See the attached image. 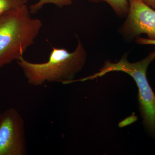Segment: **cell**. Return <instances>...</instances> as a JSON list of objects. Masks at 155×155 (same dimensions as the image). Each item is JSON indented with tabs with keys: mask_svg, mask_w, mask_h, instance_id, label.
Wrapping results in <instances>:
<instances>
[{
	"mask_svg": "<svg viewBox=\"0 0 155 155\" xmlns=\"http://www.w3.org/2000/svg\"><path fill=\"white\" fill-rule=\"evenodd\" d=\"M23 6L0 19V68L18 61L33 45L42 26Z\"/></svg>",
	"mask_w": 155,
	"mask_h": 155,
	"instance_id": "7a4b0ae2",
	"label": "cell"
},
{
	"mask_svg": "<svg viewBox=\"0 0 155 155\" xmlns=\"http://www.w3.org/2000/svg\"><path fill=\"white\" fill-rule=\"evenodd\" d=\"M129 8L127 19L121 28L123 35L132 38L146 34L155 40V10L143 0H128Z\"/></svg>",
	"mask_w": 155,
	"mask_h": 155,
	"instance_id": "5b68a950",
	"label": "cell"
},
{
	"mask_svg": "<svg viewBox=\"0 0 155 155\" xmlns=\"http://www.w3.org/2000/svg\"><path fill=\"white\" fill-rule=\"evenodd\" d=\"M52 48L48 60L45 63H32L23 57L17 61L30 85L41 86L46 82L68 84L83 68L87 54L79 39L77 48L72 52L64 48Z\"/></svg>",
	"mask_w": 155,
	"mask_h": 155,
	"instance_id": "6da1fadb",
	"label": "cell"
},
{
	"mask_svg": "<svg viewBox=\"0 0 155 155\" xmlns=\"http://www.w3.org/2000/svg\"><path fill=\"white\" fill-rule=\"evenodd\" d=\"M28 0H0V19L26 5Z\"/></svg>",
	"mask_w": 155,
	"mask_h": 155,
	"instance_id": "8992f818",
	"label": "cell"
},
{
	"mask_svg": "<svg viewBox=\"0 0 155 155\" xmlns=\"http://www.w3.org/2000/svg\"><path fill=\"white\" fill-rule=\"evenodd\" d=\"M27 153L25 122L16 109L0 113V155Z\"/></svg>",
	"mask_w": 155,
	"mask_h": 155,
	"instance_id": "277c9868",
	"label": "cell"
},
{
	"mask_svg": "<svg viewBox=\"0 0 155 155\" xmlns=\"http://www.w3.org/2000/svg\"><path fill=\"white\" fill-rule=\"evenodd\" d=\"M91 2L104 1L108 3L115 12L121 17H125L128 14L129 5L128 0H88Z\"/></svg>",
	"mask_w": 155,
	"mask_h": 155,
	"instance_id": "52a82bcc",
	"label": "cell"
},
{
	"mask_svg": "<svg viewBox=\"0 0 155 155\" xmlns=\"http://www.w3.org/2000/svg\"><path fill=\"white\" fill-rule=\"evenodd\" d=\"M155 59V51L143 60L130 63L124 55L116 63L106 61L99 72L84 77V80H93L107 73L120 71L127 73L135 81L138 88V101L139 110L143 122L147 130L155 137V94L150 86L147 77V70L149 65Z\"/></svg>",
	"mask_w": 155,
	"mask_h": 155,
	"instance_id": "3957f363",
	"label": "cell"
},
{
	"mask_svg": "<svg viewBox=\"0 0 155 155\" xmlns=\"http://www.w3.org/2000/svg\"><path fill=\"white\" fill-rule=\"evenodd\" d=\"M48 4H52L60 8L69 6L72 4V0H39L38 2L29 7L31 14H36L43 8L44 5Z\"/></svg>",
	"mask_w": 155,
	"mask_h": 155,
	"instance_id": "ba28073f",
	"label": "cell"
},
{
	"mask_svg": "<svg viewBox=\"0 0 155 155\" xmlns=\"http://www.w3.org/2000/svg\"><path fill=\"white\" fill-rule=\"evenodd\" d=\"M143 1L147 5L155 9V0H143Z\"/></svg>",
	"mask_w": 155,
	"mask_h": 155,
	"instance_id": "9c48e42d",
	"label": "cell"
}]
</instances>
